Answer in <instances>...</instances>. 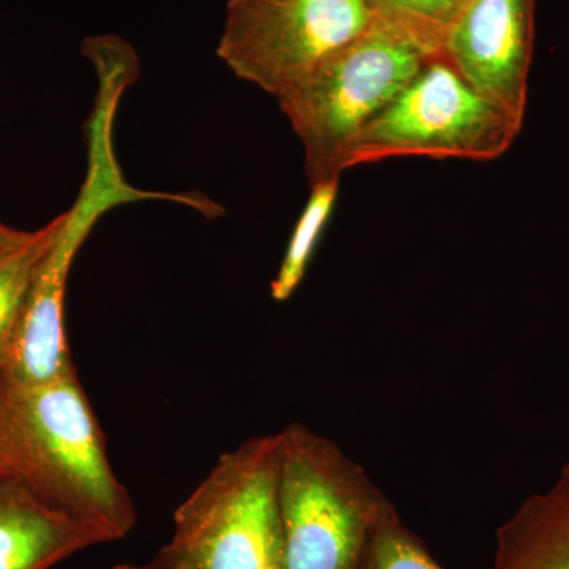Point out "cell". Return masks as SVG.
<instances>
[{
	"label": "cell",
	"mask_w": 569,
	"mask_h": 569,
	"mask_svg": "<svg viewBox=\"0 0 569 569\" xmlns=\"http://www.w3.org/2000/svg\"><path fill=\"white\" fill-rule=\"evenodd\" d=\"M0 477L17 479L44 503L100 527L112 541L137 523L77 372L43 383L0 372Z\"/></svg>",
	"instance_id": "6da1fadb"
},
{
	"label": "cell",
	"mask_w": 569,
	"mask_h": 569,
	"mask_svg": "<svg viewBox=\"0 0 569 569\" xmlns=\"http://www.w3.org/2000/svg\"><path fill=\"white\" fill-rule=\"evenodd\" d=\"M438 51L402 26L376 17L309 81L279 100L305 149L310 186L342 178L356 138Z\"/></svg>",
	"instance_id": "7a4b0ae2"
},
{
	"label": "cell",
	"mask_w": 569,
	"mask_h": 569,
	"mask_svg": "<svg viewBox=\"0 0 569 569\" xmlns=\"http://www.w3.org/2000/svg\"><path fill=\"white\" fill-rule=\"evenodd\" d=\"M284 569H359L396 508L335 441L301 425L279 432Z\"/></svg>",
	"instance_id": "3957f363"
},
{
	"label": "cell",
	"mask_w": 569,
	"mask_h": 569,
	"mask_svg": "<svg viewBox=\"0 0 569 569\" xmlns=\"http://www.w3.org/2000/svg\"><path fill=\"white\" fill-rule=\"evenodd\" d=\"M157 556L174 569H284L279 433L224 452L176 509Z\"/></svg>",
	"instance_id": "277c9868"
},
{
	"label": "cell",
	"mask_w": 569,
	"mask_h": 569,
	"mask_svg": "<svg viewBox=\"0 0 569 569\" xmlns=\"http://www.w3.org/2000/svg\"><path fill=\"white\" fill-rule=\"evenodd\" d=\"M522 123L438 51L356 138L343 168L402 157L490 162L511 149Z\"/></svg>",
	"instance_id": "5b68a950"
},
{
	"label": "cell",
	"mask_w": 569,
	"mask_h": 569,
	"mask_svg": "<svg viewBox=\"0 0 569 569\" xmlns=\"http://www.w3.org/2000/svg\"><path fill=\"white\" fill-rule=\"evenodd\" d=\"M110 112H96L91 123L89 174L80 198L63 212L61 228L33 274L20 323L6 366L0 372L24 383H43L74 370L66 323L63 298L71 263L93 224L116 204L164 194L140 192L123 181L111 144Z\"/></svg>",
	"instance_id": "8992f818"
},
{
	"label": "cell",
	"mask_w": 569,
	"mask_h": 569,
	"mask_svg": "<svg viewBox=\"0 0 569 569\" xmlns=\"http://www.w3.org/2000/svg\"><path fill=\"white\" fill-rule=\"evenodd\" d=\"M373 18L369 0H230L217 54L279 102Z\"/></svg>",
	"instance_id": "52a82bcc"
},
{
	"label": "cell",
	"mask_w": 569,
	"mask_h": 569,
	"mask_svg": "<svg viewBox=\"0 0 569 569\" xmlns=\"http://www.w3.org/2000/svg\"><path fill=\"white\" fill-rule=\"evenodd\" d=\"M537 0H468L441 52L471 86L522 118L529 99Z\"/></svg>",
	"instance_id": "ba28073f"
},
{
	"label": "cell",
	"mask_w": 569,
	"mask_h": 569,
	"mask_svg": "<svg viewBox=\"0 0 569 569\" xmlns=\"http://www.w3.org/2000/svg\"><path fill=\"white\" fill-rule=\"evenodd\" d=\"M111 541L100 527L44 503L17 479L0 477V569H51Z\"/></svg>",
	"instance_id": "9c48e42d"
},
{
	"label": "cell",
	"mask_w": 569,
	"mask_h": 569,
	"mask_svg": "<svg viewBox=\"0 0 569 569\" xmlns=\"http://www.w3.org/2000/svg\"><path fill=\"white\" fill-rule=\"evenodd\" d=\"M493 569H569V488L560 479L498 529Z\"/></svg>",
	"instance_id": "30bf717a"
},
{
	"label": "cell",
	"mask_w": 569,
	"mask_h": 569,
	"mask_svg": "<svg viewBox=\"0 0 569 569\" xmlns=\"http://www.w3.org/2000/svg\"><path fill=\"white\" fill-rule=\"evenodd\" d=\"M339 186L340 178L326 179L310 186L309 200L295 224L282 264L271 283V296L276 302L288 301L305 280L321 234L335 212Z\"/></svg>",
	"instance_id": "8fae6325"
},
{
	"label": "cell",
	"mask_w": 569,
	"mask_h": 569,
	"mask_svg": "<svg viewBox=\"0 0 569 569\" xmlns=\"http://www.w3.org/2000/svg\"><path fill=\"white\" fill-rule=\"evenodd\" d=\"M62 219L63 213L40 230L32 231L31 238L20 249L0 261V370L6 366L37 266L54 241Z\"/></svg>",
	"instance_id": "7c38bea8"
},
{
	"label": "cell",
	"mask_w": 569,
	"mask_h": 569,
	"mask_svg": "<svg viewBox=\"0 0 569 569\" xmlns=\"http://www.w3.org/2000/svg\"><path fill=\"white\" fill-rule=\"evenodd\" d=\"M467 2L468 0H369L377 18L402 26L437 50L443 48L448 29Z\"/></svg>",
	"instance_id": "4fadbf2b"
},
{
	"label": "cell",
	"mask_w": 569,
	"mask_h": 569,
	"mask_svg": "<svg viewBox=\"0 0 569 569\" xmlns=\"http://www.w3.org/2000/svg\"><path fill=\"white\" fill-rule=\"evenodd\" d=\"M359 569H443L395 512L378 529Z\"/></svg>",
	"instance_id": "5bb4252c"
},
{
	"label": "cell",
	"mask_w": 569,
	"mask_h": 569,
	"mask_svg": "<svg viewBox=\"0 0 569 569\" xmlns=\"http://www.w3.org/2000/svg\"><path fill=\"white\" fill-rule=\"evenodd\" d=\"M31 236L32 231L14 230V228L0 222V261L6 260L14 250L20 249Z\"/></svg>",
	"instance_id": "9a60e30c"
},
{
	"label": "cell",
	"mask_w": 569,
	"mask_h": 569,
	"mask_svg": "<svg viewBox=\"0 0 569 569\" xmlns=\"http://www.w3.org/2000/svg\"><path fill=\"white\" fill-rule=\"evenodd\" d=\"M111 569H174L171 567L170 563H167L163 559H160L159 556L156 557L152 561H149V563H122V565H116L114 568Z\"/></svg>",
	"instance_id": "2e32d148"
},
{
	"label": "cell",
	"mask_w": 569,
	"mask_h": 569,
	"mask_svg": "<svg viewBox=\"0 0 569 569\" xmlns=\"http://www.w3.org/2000/svg\"><path fill=\"white\" fill-rule=\"evenodd\" d=\"M560 481L569 488V463L565 467L563 473H561Z\"/></svg>",
	"instance_id": "e0dca14e"
}]
</instances>
